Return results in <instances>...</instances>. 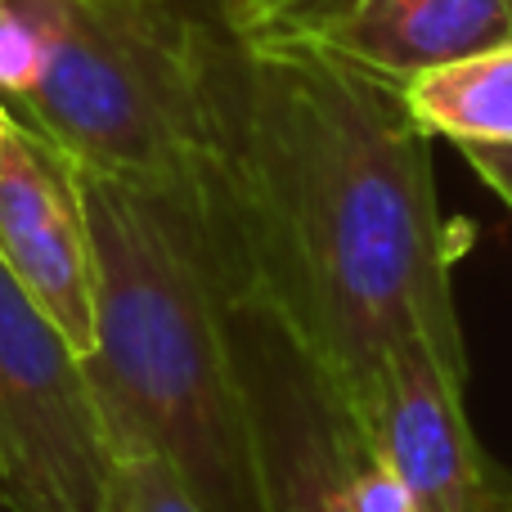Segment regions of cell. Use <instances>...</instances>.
Segmentation results:
<instances>
[{"mask_svg":"<svg viewBox=\"0 0 512 512\" xmlns=\"http://www.w3.org/2000/svg\"><path fill=\"white\" fill-rule=\"evenodd\" d=\"M9 113L72 167L207 212L212 122L194 0H50V54Z\"/></svg>","mask_w":512,"mask_h":512,"instance_id":"obj_3","label":"cell"},{"mask_svg":"<svg viewBox=\"0 0 512 512\" xmlns=\"http://www.w3.org/2000/svg\"><path fill=\"white\" fill-rule=\"evenodd\" d=\"M50 54V0H0V104L36 86Z\"/></svg>","mask_w":512,"mask_h":512,"instance_id":"obj_10","label":"cell"},{"mask_svg":"<svg viewBox=\"0 0 512 512\" xmlns=\"http://www.w3.org/2000/svg\"><path fill=\"white\" fill-rule=\"evenodd\" d=\"M108 477L81 355L0 261V490L14 512H104Z\"/></svg>","mask_w":512,"mask_h":512,"instance_id":"obj_4","label":"cell"},{"mask_svg":"<svg viewBox=\"0 0 512 512\" xmlns=\"http://www.w3.org/2000/svg\"><path fill=\"white\" fill-rule=\"evenodd\" d=\"M203 95V230L225 297L265 301L337 387L405 342L468 373L459 243L400 81L315 36L243 41L203 14Z\"/></svg>","mask_w":512,"mask_h":512,"instance_id":"obj_1","label":"cell"},{"mask_svg":"<svg viewBox=\"0 0 512 512\" xmlns=\"http://www.w3.org/2000/svg\"><path fill=\"white\" fill-rule=\"evenodd\" d=\"M5 126H9V108L0 104V135H5Z\"/></svg>","mask_w":512,"mask_h":512,"instance_id":"obj_15","label":"cell"},{"mask_svg":"<svg viewBox=\"0 0 512 512\" xmlns=\"http://www.w3.org/2000/svg\"><path fill=\"white\" fill-rule=\"evenodd\" d=\"M504 5H508V14H512V0H504Z\"/></svg>","mask_w":512,"mask_h":512,"instance_id":"obj_16","label":"cell"},{"mask_svg":"<svg viewBox=\"0 0 512 512\" xmlns=\"http://www.w3.org/2000/svg\"><path fill=\"white\" fill-rule=\"evenodd\" d=\"M0 261L86 360L95 346V252L72 162L14 113L0 135Z\"/></svg>","mask_w":512,"mask_h":512,"instance_id":"obj_7","label":"cell"},{"mask_svg":"<svg viewBox=\"0 0 512 512\" xmlns=\"http://www.w3.org/2000/svg\"><path fill=\"white\" fill-rule=\"evenodd\" d=\"M225 301L261 512H351L355 423L337 382L265 301Z\"/></svg>","mask_w":512,"mask_h":512,"instance_id":"obj_5","label":"cell"},{"mask_svg":"<svg viewBox=\"0 0 512 512\" xmlns=\"http://www.w3.org/2000/svg\"><path fill=\"white\" fill-rule=\"evenodd\" d=\"M72 180L95 252L81 369L113 454H162L207 512H261L230 301L198 212L90 167Z\"/></svg>","mask_w":512,"mask_h":512,"instance_id":"obj_2","label":"cell"},{"mask_svg":"<svg viewBox=\"0 0 512 512\" xmlns=\"http://www.w3.org/2000/svg\"><path fill=\"white\" fill-rule=\"evenodd\" d=\"M301 36L405 81L508 41L512 14L504 0H333L301 27Z\"/></svg>","mask_w":512,"mask_h":512,"instance_id":"obj_8","label":"cell"},{"mask_svg":"<svg viewBox=\"0 0 512 512\" xmlns=\"http://www.w3.org/2000/svg\"><path fill=\"white\" fill-rule=\"evenodd\" d=\"M508 512H512V499H508Z\"/></svg>","mask_w":512,"mask_h":512,"instance_id":"obj_17","label":"cell"},{"mask_svg":"<svg viewBox=\"0 0 512 512\" xmlns=\"http://www.w3.org/2000/svg\"><path fill=\"white\" fill-rule=\"evenodd\" d=\"M104 512H207L162 454H113Z\"/></svg>","mask_w":512,"mask_h":512,"instance_id":"obj_11","label":"cell"},{"mask_svg":"<svg viewBox=\"0 0 512 512\" xmlns=\"http://www.w3.org/2000/svg\"><path fill=\"white\" fill-rule=\"evenodd\" d=\"M351 512H418L405 481L391 472V463L355 432L351 454Z\"/></svg>","mask_w":512,"mask_h":512,"instance_id":"obj_13","label":"cell"},{"mask_svg":"<svg viewBox=\"0 0 512 512\" xmlns=\"http://www.w3.org/2000/svg\"><path fill=\"white\" fill-rule=\"evenodd\" d=\"M459 153L481 176V185L512 212V144H459Z\"/></svg>","mask_w":512,"mask_h":512,"instance_id":"obj_14","label":"cell"},{"mask_svg":"<svg viewBox=\"0 0 512 512\" xmlns=\"http://www.w3.org/2000/svg\"><path fill=\"white\" fill-rule=\"evenodd\" d=\"M221 32L230 36H274L301 32L315 14H324L333 0H194Z\"/></svg>","mask_w":512,"mask_h":512,"instance_id":"obj_12","label":"cell"},{"mask_svg":"<svg viewBox=\"0 0 512 512\" xmlns=\"http://www.w3.org/2000/svg\"><path fill=\"white\" fill-rule=\"evenodd\" d=\"M463 387L468 373L427 342L391 346L364 378L337 387L355 432L391 463L418 512H508L512 481L481 450Z\"/></svg>","mask_w":512,"mask_h":512,"instance_id":"obj_6","label":"cell"},{"mask_svg":"<svg viewBox=\"0 0 512 512\" xmlns=\"http://www.w3.org/2000/svg\"><path fill=\"white\" fill-rule=\"evenodd\" d=\"M414 122L459 144H512V36L400 81Z\"/></svg>","mask_w":512,"mask_h":512,"instance_id":"obj_9","label":"cell"}]
</instances>
